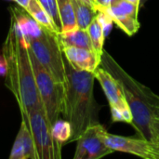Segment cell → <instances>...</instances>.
I'll return each mask as SVG.
<instances>
[{"label":"cell","instance_id":"1","mask_svg":"<svg viewBox=\"0 0 159 159\" xmlns=\"http://www.w3.org/2000/svg\"><path fill=\"white\" fill-rule=\"evenodd\" d=\"M64 64L65 82L61 115L72 126V143L77 141L89 127L100 123L101 107L94 98V73L75 69L65 58Z\"/></svg>","mask_w":159,"mask_h":159},{"label":"cell","instance_id":"2","mask_svg":"<svg viewBox=\"0 0 159 159\" xmlns=\"http://www.w3.org/2000/svg\"><path fill=\"white\" fill-rule=\"evenodd\" d=\"M2 53L7 68L5 84L13 94L20 107V115L26 114L33 108H43L29 48L23 46L11 24L3 44Z\"/></svg>","mask_w":159,"mask_h":159},{"label":"cell","instance_id":"3","mask_svg":"<svg viewBox=\"0 0 159 159\" xmlns=\"http://www.w3.org/2000/svg\"><path fill=\"white\" fill-rule=\"evenodd\" d=\"M100 66L108 71L119 82L132 113L133 120L130 125L138 137L156 143L152 123L156 116V105L159 95L129 75L106 50H103L102 54Z\"/></svg>","mask_w":159,"mask_h":159},{"label":"cell","instance_id":"4","mask_svg":"<svg viewBox=\"0 0 159 159\" xmlns=\"http://www.w3.org/2000/svg\"><path fill=\"white\" fill-rule=\"evenodd\" d=\"M29 54L43 109L50 126H52L62 113L64 83L58 82L46 68L40 64L30 48Z\"/></svg>","mask_w":159,"mask_h":159},{"label":"cell","instance_id":"5","mask_svg":"<svg viewBox=\"0 0 159 159\" xmlns=\"http://www.w3.org/2000/svg\"><path fill=\"white\" fill-rule=\"evenodd\" d=\"M29 48L40 64L58 82H65L64 57L58 39V33L43 28L38 37L31 39Z\"/></svg>","mask_w":159,"mask_h":159},{"label":"cell","instance_id":"6","mask_svg":"<svg viewBox=\"0 0 159 159\" xmlns=\"http://www.w3.org/2000/svg\"><path fill=\"white\" fill-rule=\"evenodd\" d=\"M29 126L37 159H60L61 157V147L52 138L51 126L46 116L43 108H33L26 114L21 115Z\"/></svg>","mask_w":159,"mask_h":159},{"label":"cell","instance_id":"7","mask_svg":"<svg viewBox=\"0 0 159 159\" xmlns=\"http://www.w3.org/2000/svg\"><path fill=\"white\" fill-rule=\"evenodd\" d=\"M106 131L100 123L89 127L76 141L74 159H100L114 153L104 142Z\"/></svg>","mask_w":159,"mask_h":159},{"label":"cell","instance_id":"8","mask_svg":"<svg viewBox=\"0 0 159 159\" xmlns=\"http://www.w3.org/2000/svg\"><path fill=\"white\" fill-rule=\"evenodd\" d=\"M104 142L113 152L131 154L144 159H159V150L157 143L140 137H125L106 131Z\"/></svg>","mask_w":159,"mask_h":159},{"label":"cell","instance_id":"9","mask_svg":"<svg viewBox=\"0 0 159 159\" xmlns=\"http://www.w3.org/2000/svg\"><path fill=\"white\" fill-rule=\"evenodd\" d=\"M139 6L132 4L127 0H120L116 4L102 8L112 18L113 21L129 36L134 35L140 29V21L138 18Z\"/></svg>","mask_w":159,"mask_h":159},{"label":"cell","instance_id":"10","mask_svg":"<svg viewBox=\"0 0 159 159\" xmlns=\"http://www.w3.org/2000/svg\"><path fill=\"white\" fill-rule=\"evenodd\" d=\"M94 75L102 86V89L108 100L110 108L130 110L119 82L108 71L99 66L94 71Z\"/></svg>","mask_w":159,"mask_h":159},{"label":"cell","instance_id":"11","mask_svg":"<svg viewBox=\"0 0 159 159\" xmlns=\"http://www.w3.org/2000/svg\"><path fill=\"white\" fill-rule=\"evenodd\" d=\"M61 49L64 58L76 70L94 73L101 64V58L92 49L76 47H65Z\"/></svg>","mask_w":159,"mask_h":159},{"label":"cell","instance_id":"12","mask_svg":"<svg viewBox=\"0 0 159 159\" xmlns=\"http://www.w3.org/2000/svg\"><path fill=\"white\" fill-rule=\"evenodd\" d=\"M58 39L61 48L65 47H76L93 50L92 44L87 29L77 27L76 29L72 31L64 33L60 32L58 33Z\"/></svg>","mask_w":159,"mask_h":159},{"label":"cell","instance_id":"13","mask_svg":"<svg viewBox=\"0 0 159 159\" xmlns=\"http://www.w3.org/2000/svg\"><path fill=\"white\" fill-rule=\"evenodd\" d=\"M27 13L34 18L43 28H46L51 32L60 33L57 26L55 25L52 18L48 11L42 7L38 0H30L26 9Z\"/></svg>","mask_w":159,"mask_h":159},{"label":"cell","instance_id":"14","mask_svg":"<svg viewBox=\"0 0 159 159\" xmlns=\"http://www.w3.org/2000/svg\"><path fill=\"white\" fill-rule=\"evenodd\" d=\"M57 7L61 20V32H68L76 29L77 23L72 0H57Z\"/></svg>","mask_w":159,"mask_h":159},{"label":"cell","instance_id":"15","mask_svg":"<svg viewBox=\"0 0 159 159\" xmlns=\"http://www.w3.org/2000/svg\"><path fill=\"white\" fill-rule=\"evenodd\" d=\"M77 26L87 29L91 21L96 18L97 10L82 0H72Z\"/></svg>","mask_w":159,"mask_h":159},{"label":"cell","instance_id":"16","mask_svg":"<svg viewBox=\"0 0 159 159\" xmlns=\"http://www.w3.org/2000/svg\"><path fill=\"white\" fill-rule=\"evenodd\" d=\"M16 138L22 143L24 147L25 159H37L33 135L29 129L28 123L24 118H21L20 128Z\"/></svg>","mask_w":159,"mask_h":159},{"label":"cell","instance_id":"17","mask_svg":"<svg viewBox=\"0 0 159 159\" xmlns=\"http://www.w3.org/2000/svg\"><path fill=\"white\" fill-rule=\"evenodd\" d=\"M51 135L55 143L60 147L70 143L72 138V126L70 122L66 119L58 118L51 126Z\"/></svg>","mask_w":159,"mask_h":159},{"label":"cell","instance_id":"18","mask_svg":"<svg viewBox=\"0 0 159 159\" xmlns=\"http://www.w3.org/2000/svg\"><path fill=\"white\" fill-rule=\"evenodd\" d=\"M87 31L89 33L93 50L96 52L99 58H102V54L104 50L103 44H104V39L106 35L104 34L102 24L97 20V18H95L91 21V23L87 28Z\"/></svg>","mask_w":159,"mask_h":159},{"label":"cell","instance_id":"19","mask_svg":"<svg viewBox=\"0 0 159 159\" xmlns=\"http://www.w3.org/2000/svg\"><path fill=\"white\" fill-rule=\"evenodd\" d=\"M38 1L42 5V7L48 11V13L50 15L59 32H61V20H60V15H59L58 7H57V0H38Z\"/></svg>","mask_w":159,"mask_h":159},{"label":"cell","instance_id":"20","mask_svg":"<svg viewBox=\"0 0 159 159\" xmlns=\"http://www.w3.org/2000/svg\"><path fill=\"white\" fill-rule=\"evenodd\" d=\"M97 20L100 21V23L102 26V29L104 31L105 35H107L109 34V32L111 31V28L113 26V20L112 18L109 16V14L107 12H105L104 10H97V15H96Z\"/></svg>","mask_w":159,"mask_h":159},{"label":"cell","instance_id":"21","mask_svg":"<svg viewBox=\"0 0 159 159\" xmlns=\"http://www.w3.org/2000/svg\"><path fill=\"white\" fill-rule=\"evenodd\" d=\"M120 0H96L95 9L99 10V9H102V8H105V7H111V6L116 4Z\"/></svg>","mask_w":159,"mask_h":159},{"label":"cell","instance_id":"22","mask_svg":"<svg viewBox=\"0 0 159 159\" xmlns=\"http://www.w3.org/2000/svg\"><path fill=\"white\" fill-rule=\"evenodd\" d=\"M152 129H153V133H154V137H155V141L156 143H159V117L158 116H155L153 119V123H152Z\"/></svg>","mask_w":159,"mask_h":159},{"label":"cell","instance_id":"23","mask_svg":"<svg viewBox=\"0 0 159 159\" xmlns=\"http://www.w3.org/2000/svg\"><path fill=\"white\" fill-rule=\"evenodd\" d=\"M7 68L6 59L4 57L3 53L0 52V76L5 77L7 75Z\"/></svg>","mask_w":159,"mask_h":159},{"label":"cell","instance_id":"24","mask_svg":"<svg viewBox=\"0 0 159 159\" xmlns=\"http://www.w3.org/2000/svg\"><path fill=\"white\" fill-rule=\"evenodd\" d=\"M14 2L17 3V4H18L20 7H22L23 9H26V7H27L28 4H29V2H30V0H14Z\"/></svg>","mask_w":159,"mask_h":159},{"label":"cell","instance_id":"25","mask_svg":"<svg viewBox=\"0 0 159 159\" xmlns=\"http://www.w3.org/2000/svg\"><path fill=\"white\" fill-rule=\"evenodd\" d=\"M82 1H84L85 3H87L88 5L91 6V7H94V8H95V7H96V0H82Z\"/></svg>","mask_w":159,"mask_h":159},{"label":"cell","instance_id":"26","mask_svg":"<svg viewBox=\"0 0 159 159\" xmlns=\"http://www.w3.org/2000/svg\"><path fill=\"white\" fill-rule=\"evenodd\" d=\"M156 116L159 117V97H158V102L156 105Z\"/></svg>","mask_w":159,"mask_h":159},{"label":"cell","instance_id":"27","mask_svg":"<svg viewBox=\"0 0 159 159\" xmlns=\"http://www.w3.org/2000/svg\"><path fill=\"white\" fill-rule=\"evenodd\" d=\"M127 1H129V2H130V3H132V4L138 5V6L140 7V3H141V0H127Z\"/></svg>","mask_w":159,"mask_h":159},{"label":"cell","instance_id":"28","mask_svg":"<svg viewBox=\"0 0 159 159\" xmlns=\"http://www.w3.org/2000/svg\"><path fill=\"white\" fill-rule=\"evenodd\" d=\"M148 0H141V3H140V7H143V6H144V4L147 2Z\"/></svg>","mask_w":159,"mask_h":159},{"label":"cell","instance_id":"29","mask_svg":"<svg viewBox=\"0 0 159 159\" xmlns=\"http://www.w3.org/2000/svg\"><path fill=\"white\" fill-rule=\"evenodd\" d=\"M157 148H158L159 150V143H157Z\"/></svg>","mask_w":159,"mask_h":159},{"label":"cell","instance_id":"30","mask_svg":"<svg viewBox=\"0 0 159 159\" xmlns=\"http://www.w3.org/2000/svg\"><path fill=\"white\" fill-rule=\"evenodd\" d=\"M10 1H14V0H10Z\"/></svg>","mask_w":159,"mask_h":159}]
</instances>
